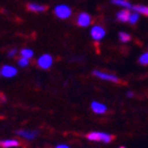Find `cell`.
<instances>
[{
  "label": "cell",
  "mask_w": 148,
  "mask_h": 148,
  "mask_svg": "<svg viewBox=\"0 0 148 148\" xmlns=\"http://www.w3.org/2000/svg\"><path fill=\"white\" fill-rule=\"evenodd\" d=\"M54 14L59 19H68L72 15V10L66 4H59L54 8Z\"/></svg>",
  "instance_id": "cell-1"
},
{
  "label": "cell",
  "mask_w": 148,
  "mask_h": 148,
  "mask_svg": "<svg viewBox=\"0 0 148 148\" xmlns=\"http://www.w3.org/2000/svg\"><path fill=\"white\" fill-rule=\"evenodd\" d=\"M90 35H91V37L93 38V40H95V41H101V40L105 37L106 31L102 25H93L92 28H91Z\"/></svg>",
  "instance_id": "cell-2"
},
{
  "label": "cell",
  "mask_w": 148,
  "mask_h": 148,
  "mask_svg": "<svg viewBox=\"0 0 148 148\" xmlns=\"http://www.w3.org/2000/svg\"><path fill=\"white\" fill-rule=\"evenodd\" d=\"M53 64V57L50 54H43L37 59V65L40 69L47 70L49 69Z\"/></svg>",
  "instance_id": "cell-3"
},
{
  "label": "cell",
  "mask_w": 148,
  "mask_h": 148,
  "mask_svg": "<svg viewBox=\"0 0 148 148\" xmlns=\"http://www.w3.org/2000/svg\"><path fill=\"white\" fill-rule=\"evenodd\" d=\"M91 16L86 12H82L79 13L76 17V25L82 27V28H86V27H89L90 23H91Z\"/></svg>",
  "instance_id": "cell-4"
},
{
  "label": "cell",
  "mask_w": 148,
  "mask_h": 148,
  "mask_svg": "<svg viewBox=\"0 0 148 148\" xmlns=\"http://www.w3.org/2000/svg\"><path fill=\"white\" fill-rule=\"evenodd\" d=\"M93 75L96 77H99V78H101V79L109 80V82H112V83H119V82H120V78L116 77L115 75L110 74V73H106V72H103V71H99V70H94V71H93Z\"/></svg>",
  "instance_id": "cell-5"
},
{
  "label": "cell",
  "mask_w": 148,
  "mask_h": 148,
  "mask_svg": "<svg viewBox=\"0 0 148 148\" xmlns=\"http://www.w3.org/2000/svg\"><path fill=\"white\" fill-rule=\"evenodd\" d=\"M0 74L4 77H14L17 74V69L13 66L10 65H5L3 66L1 71H0Z\"/></svg>",
  "instance_id": "cell-6"
},
{
  "label": "cell",
  "mask_w": 148,
  "mask_h": 148,
  "mask_svg": "<svg viewBox=\"0 0 148 148\" xmlns=\"http://www.w3.org/2000/svg\"><path fill=\"white\" fill-rule=\"evenodd\" d=\"M91 108H92L94 113H97V114H104V113H106V111H107L106 105H104L102 103L95 102V101L91 103Z\"/></svg>",
  "instance_id": "cell-7"
},
{
  "label": "cell",
  "mask_w": 148,
  "mask_h": 148,
  "mask_svg": "<svg viewBox=\"0 0 148 148\" xmlns=\"http://www.w3.org/2000/svg\"><path fill=\"white\" fill-rule=\"evenodd\" d=\"M16 133L18 134V136H22V138H25L27 140H33L35 139L38 134L37 131H30V130H17Z\"/></svg>",
  "instance_id": "cell-8"
},
{
  "label": "cell",
  "mask_w": 148,
  "mask_h": 148,
  "mask_svg": "<svg viewBox=\"0 0 148 148\" xmlns=\"http://www.w3.org/2000/svg\"><path fill=\"white\" fill-rule=\"evenodd\" d=\"M27 9L34 13H42L47 11V6L42 5V4H38V3H29L27 4Z\"/></svg>",
  "instance_id": "cell-9"
},
{
  "label": "cell",
  "mask_w": 148,
  "mask_h": 148,
  "mask_svg": "<svg viewBox=\"0 0 148 148\" xmlns=\"http://www.w3.org/2000/svg\"><path fill=\"white\" fill-rule=\"evenodd\" d=\"M130 12L128 11V9H124L120 12H117L116 14V18L120 22H128V19H129Z\"/></svg>",
  "instance_id": "cell-10"
},
{
  "label": "cell",
  "mask_w": 148,
  "mask_h": 148,
  "mask_svg": "<svg viewBox=\"0 0 148 148\" xmlns=\"http://www.w3.org/2000/svg\"><path fill=\"white\" fill-rule=\"evenodd\" d=\"M0 146L2 148H12L19 146V142L17 140H4L0 141Z\"/></svg>",
  "instance_id": "cell-11"
},
{
  "label": "cell",
  "mask_w": 148,
  "mask_h": 148,
  "mask_svg": "<svg viewBox=\"0 0 148 148\" xmlns=\"http://www.w3.org/2000/svg\"><path fill=\"white\" fill-rule=\"evenodd\" d=\"M111 3L119 6H123L124 9H132V4L128 0H111Z\"/></svg>",
  "instance_id": "cell-12"
},
{
  "label": "cell",
  "mask_w": 148,
  "mask_h": 148,
  "mask_svg": "<svg viewBox=\"0 0 148 148\" xmlns=\"http://www.w3.org/2000/svg\"><path fill=\"white\" fill-rule=\"evenodd\" d=\"M132 10L136 11L139 14H143L148 17V6L146 5H141V4H136V5H132Z\"/></svg>",
  "instance_id": "cell-13"
},
{
  "label": "cell",
  "mask_w": 148,
  "mask_h": 148,
  "mask_svg": "<svg viewBox=\"0 0 148 148\" xmlns=\"http://www.w3.org/2000/svg\"><path fill=\"white\" fill-rule=\"evenodd\" d=\"M140 16H139V13H130L129 15V19H128V22H129L130 25H136V22H138V20H139Z\"/></svg>",
  "instance_id": "cell-14"
},
{
  "label": "cell",
  "mask_w": 148,
  "mask_h": 148,
  "mask_svg": "<svg viewBox=\"0 0 148 148\" xmlns=\"http://www.w3.org/2000/svg\"><path fill=\"white\" fill-rule=\"evenodd\" d=\"M20 54H21L22 57H25V58L30 59L33 57L34 52H33L31 49H22L21 51H20Z\"/></svg>",
  "instance_id": "cell-15"
},
{
  "label": "cell",
  "mask_w": 148,
  "mask_h": 148,
  "mask_svg": "<svg viewBox=\"0 0 148 148\" xmlns=\"http://www.w3.org/2000/svg\"><path fill=\"white\" fill-rule=\"evenodd\" d=\"M89 141H101V132H90L87 134Z\"/></svg>",
  "instance_id": "cell-16"
},
{
  "label": "cell",
  "mask_w": 148,
  "mask_h": 148,
  "mask_svg": "<svg viewBox=\"0 0 148 148\" xmlns=\"http://www.w3.org/2000/svg\"><path fill=\"white\" fill-rule=\"evenodd\" d=\"M119 38L122 42H128L130 39H131V36H130L128 33H125V32H120L119 33Z\"/></svg>",
  "instance_id": "cell-17"
},
{
  "label": "cell",
  "mask_w": 148,
  "mask_h": 148,
  "mask_svg": "<svg viewBox=\"0 0 148 148\" xmlns=\"http://www.w3.org/2000/svg\"><path fill=\"white\" fill-rule=\"evenodd\" d=\"M113 140V136L109 134V133L101 132V141H103L104 143H109Z\"/></svg>",
  "instance_id": "cell-18"
},
{
  "label": "cell",
  "mask_w": 148,
  "mask_h": 148,
  "mask_svg": "<svg viewBox=\"0 0 148 148\" xmlns=\"http://www.w3.org/2000/svg\"><path fill=\"white\" fill-rule=\"evenodd\" d=\"M139 62L142 66H148V52L144 53L139 57Z\"/></svg>",
  "instance_id": "cell-19"
},
{
  "label": "cell",
  "mask_w": 148,
  "mask_h": 148,
  "mask_svg": "<svg viewBox=\"0 0 148 148\" xmlns=\"http://www.w3.org/2000/svg\"><path fill=\"white\" fill-rule=\"evenodd\" d=\"M17 62H18V65L20 66V67H27V66L29 65V59L25 58V57H20Z\"/></svg>",
  "instance_id": "cell-20"
},
{
  "label": "cell",
  "mask_w": 148,
  "mask_h": 148,
  "mask_svg": "<svg viewBox=\"0 0 148 148\" xmlns=\"http://www.w3.org/2000/svg\"><path fill=\"white\" fill-rule=\"evenodd\" d=\"M16 53H17V50H16V49H12L11 51H9V52H8V56H9V57H13V56L15 55Z\"/></svg>",
  "instance_id": "cell-21"
},
{
  "label": "cell",
  "mask_w": 148,
  "mask_h": 148,
  "mask_svg": "<svg viewBox=\"0 0 148 148\" xmlns=\"http://www.w3.org/2000/svg\"><path fill=\"white\" fill-rule=\"evenodd\" d=\"M55 148H70L68 145H65V144H60V145H57Z\"/></svg>",
  "instance_id": "cell-22"
},
{
  "label": "cell",
  "mask_w": 148,
  "mask_h": 148,
  "mask_svg": "<svg viewBox=\"0 0 148 148\" xmlns=\"http://www.w3.org/2000/svg\"><path fill=\"white\" fill-rule=\"evenodd\" d=\"M127 96H128V97H132L133 93L132 92H128V93H127Z\"/></svg>",
  "instance_id": "cell-23"
},
{
  "label": "cell",
  "mask_w": 148,
  "mask_h": 148,
  "mask_svg": "<svg viewBox=\"0 0 148 148\" xmlns=\"http://www.w3.org/2000/svg\"><path fill=\"white\" fill-rule=\"evenodd\" d=\"M120 148H125V147H120Z\"/></svg>",
  "instance_id": "cell-24"
},
{
  "label": "cell",
  "mask_w": 148,
  "mask_h": 148,
  "mask_svg": "<svg viewBox=\"0 0 148 148\" xmlns=\"http://www.w3.org/2000/svg\"><path fill=\"white\" fill-rule=\"evenodd\" d=\"M0 75H1V74H0Z\"/></svg>",
  "instance_id": "cell-25"
}]
</instances>
